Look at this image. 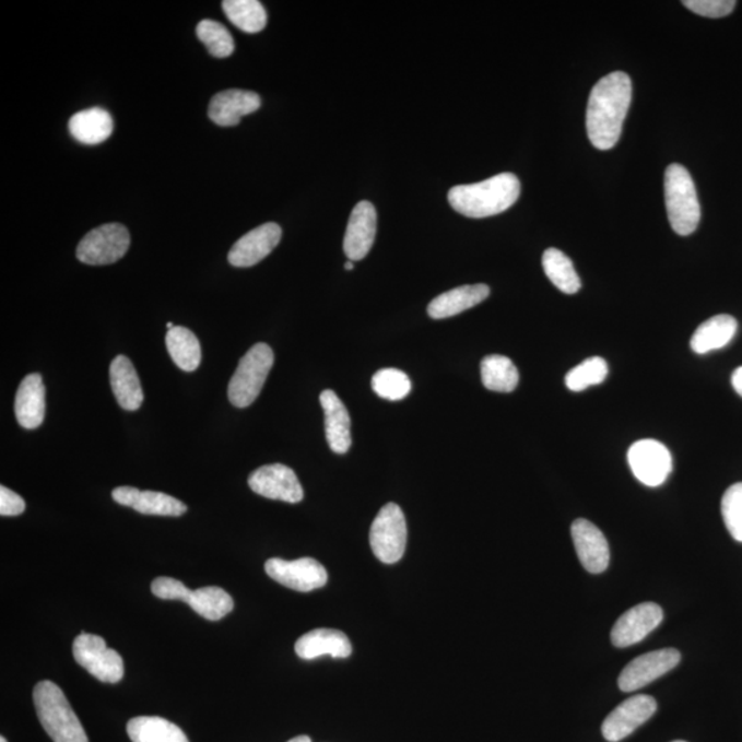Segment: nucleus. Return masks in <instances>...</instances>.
<instances>
[{
	"label": "nucleus",
	"instance_id": "f704fd0d",
	"mask_svg": "<svg viewBox=\"0 0 742 742\" xmlns=\"http://www.w3.org/2000/svg\"><path fill=\"white\" fill-rule=\"evenodd\" d=\"M372 387L378 397L389 400V402H399L411 392L409 376L398 368H382V370L377 372L373 376Z\"/></svg>",
	"mask_w": 742,
	"mask_h": 742
},
{
	"label": "nucleus",
	"instance_id": "6e6552de",
	"mask_svg": "<svg viewBox=\"0 0 742 742\" xmlns=\"http://www.w3.org/2000/svg\"><path fill=\"white\" fill-rule=\"evenodd\" d=\"M73 656L79 666L105 683H117L125 676V661L106 646L99 635L80 634L73 643Z\"/></svg>",
	"mask_w": 742,
	"mask_h": 742
},
{
	"label": "nucleus",
	"instance_id": "f257e3e1",
	"mask_svg": "<svg viewBox=\"0 0 742 742\" xmlns=\"http://www.w3.org/2000/svg\"><path fill=\"white\" fill-rule=\"evenodd\" d=\"M632 98V79L624 72L606 74L592 87L586 111V130L592 146L610 151L616 145Z\"/></svg>",
	"mask_w": 742,
	"mask_h": 742
},
{
	"label": "nucleus",
	"instance_id": "a19ab883",
	"mask_svg": "<svg viewBox=\"0 0 742 742\" xmlns=\"http://www.w3.org/2000/svg\"><path fill=\"white\" fill-rule=\"evenodd\" d=\"M344 267H345V270H349V271L354 270V261H351V260L346 261Z\"/></svg>",
	"mask_w": 742,
	"mask_h": 742
},
{
	"label": "nucleus",
	"instance_id": "0eeeda50",
	"mask_svg": "<svg viewBox=\"0 0 742 742\" xmlns=\"http://www.w3.org/2000/svg\"><path fill=\"white\" fill-rule=\"evenodd\" d=\"M408 543V526L402 509L397 504L382 507L373 521L370 546L384 564L398 563L403 557Z\"/></svg>",
	"mask_w": 742,
	"mask_h": 742
},
{
	"label": "nucleus",
	"instance_id": "f03ea898",
	"mask_svg": "<svg viewBox=\"0 0 742 742\" xmlns=\"http://www.w3.org/2000/svg\"><path fill=\"white\" fill-rule=\"evenodd\" d=\"M520 191L519 178L505 173L479 184L456 186L448 191V201L461 215L482 219L509 210L519 200Z\"/></svg>",
	"mask_w": 742,
	"mask_h": 742
},
{
	"label": "nucleus",
	"instance_id": "7c9ffc66",
	"mask_svg": "<svg viewBox=\"0 0 742 742\" xmlns=\"http://www.w3.org/2000/svg\"><path fill=\"white\" fill-rule=\"evenodd\" d=\"M482 380L490 391L509 393L519 386L520 376L509 357L490 355L482 362Z\"/></svg>",
	"mask_w": 742,
	"mask_h": 742
},
{
	"label": "nucleus",
	"instance_id": "dca6fc26",
	"mask_svg": "<svg viewBox=\"0 0 742 742\" xmlns=\"http://www.w3.org/2000/svg\"><path fill=\"white\" fill-rule=\"evenodd\" d=\"M574 544L578 553L579 562L587 573L602 574L610 567L611 552L604 533L589 520L578 519L574 521Z\"/></svg>",
	"mask_w": 742,
	"mask_h": 742
},
{
	"label": "nucleus",
	"instance_id": "20e7f679",
	"mask_svg": "<svg viewBox=\"0 0 742 742\" xmlns=\"http://www.w3.org/2000/svg\"><path fill=\"white\" fill-rule=\"evenodd\" d=\"M664 195L667 213L678 236H691L702 219L700 201L688 170L681 164H671L666 170Z\"/></svg>",
	"mask_w": 742,
	"mask_h": 742
},
{
	"label": "nucleus",
	"instance_id": "a878e982",
	"mask_svg": "<svg viewBox=\"0 0 742 742\" xmlns=\"http://www.w3.org/2000/svg\"><path fill=\"white\" fill-rule=\"evenodd\" d=\"M737 329H739V323L731 315L720 314L709 318L694 332L691 340L692 350L698 355H704L725 349L734 339Z\"/></svg>",
	"mask_w": 742,
	"mask_h": 742
},
{
	"label": "nucleus",
	"instance_id": "1a4fd4ad",
	"mask_svg": "<svg viewBox=\"0 0 742 742\" xmlns=\"http://www.w3.org/2000/svg\"><path fill=\"white\" fill-rule=\"evenodd\" d=\"M130 233L120 223L103 224L91 229L80 242L76 256L84 264L106 266L116 263L130 248Z\"/></svg>",
	"mask_w": 742,
	"mask_h": 742
},
{
	"label": "nucleus",
	"instance_id": "c03bdc74",
	"mask_svg": "<svg viewBox=\"0 0 742 742\" xmlns=\"http://www.w3.org/2000/svg\"><path fill=\"white\" fill-rule=\"evenodd\" d=\"M674 742H686V741H674Z\"/></svg>",
	"mask_w": 742,
	"mask_h": 742
},
{
	"label": "nucleus",
	"instance_id": "58836bf2",
	"mask_svg": "<svg viewBox=\"0 0 742 742\" xmlns=\"http://www.w3.org/2000/svg\"><path fill=\"white\" fill-rule=\"evenodd\" d=\"M731 386H733L734 391L742 398V366L735 368L733 376H731Z\"/></svg>",
	"mask_w": 742,
	"mask_h": 742
},
{
	"label": "nucleus",
	"instance_id": "9d476101",
	"mask_svg": "<svg viewBox=\"0 0 742 742\" xmlns=\"http://www.w3.org/2000/svg\"><path fill=\"white\" fill-rule=\"evenodd\" d=\"M634 476L648 487H659L672 471V458L663 443L652 439L634 443L628 450Z\"/></svg>",
	"mask_w": 742,
	"mask_h": 742
},
{
	"label": "nucleus",
	"instance_id": "2f4dec72",
	"mask_svg": "<svg viewBox=\"0 0 742 742\" xmlns=\"http://www.w3.org/2000/svg\"><path fill=\"white\" fill-rule=\"evenodd\" d=\"M222 7L224 14L237 28L248 34H258L266 28V9L258 0H224Z\"/></svg>",
	"mask_w": 742,
	"mask_h": 742
},
{
	"label": "nucleus",
	"instance_id": "ddd939ff",
	"mask_svg": "<svg viewBox=\"0 0 742 742\" xmlns=\"http://www.w3.org/2000/svg\"><path fill=\"white\" fill-rule=\"evenodd\" d=\"M658 711V703L653 697L646 694H638L628 700L619 704L613 711L608 715L602 723V734L610 742H619L648 722Z\"/></svg>",
	"mask_w": 742,
	"mask_h": 742
},
{
	"label": "nucleus",
	"instance_id": "a211bd4d",
	"mask_svg": "<svg viewBox=\"0 0 742 742\" xmlns=\"http://www.w3.org/2000/svg\"><path fill=\"white\" fill-rule=\"evenodd\" d=\"M377 232V212L368 201L356 204L351 213L344 237V252L351 261L365 259L375 244Z\"/></svg>",
	"mask_w": 742,
	"mask_h": 742
},
{
	"label": "nucleus",
	"instance_id": "f8f14e48",
	"mask_svg": "<svg viewBox=\"0 0 742 742\" xmlns=\"http://www.w3.org/2000/svg\"><path fill=\"white\" fill-rule=\"evenodd\" d=\"M266 573L278 584L301 592L317 590L328 584L327 569L317 560L308 557L295 562L270 558L266 563Z\"/></svg>",
	"mask_w": 742,
	"mask_h": 742
},
{
	"label": "nucleus",
	"instance_id": "79ce46f5",
	"mask_svg": "<svg viewBox=\"0 0 742 742\" xmlns=\"http://www.w3.org/2000/svg\"><path fill=\"white\" fill-rule=\"evenodd\" d=\"M167 328H168V330L174 329V328H175V325H174L173 322H168V323H167Z\"/></svg>",
	"mask_w": 742,
	"mask_h": 742
},
{
	"label": "nucleus",
	"instance_id": "4468645a",
	"mask_svg": "<svg viewBox=\"0 0 742 742\" xmlns=\"http://www.w3.org/2000/svg\"><path fill=\"white\" fill-rule=\"evenodd\" d=\"M249 487L264 498L298 504L304 498V491L296 473L282 463L261 467L250 474Z\"/></svg>",
	"mask_w": 742,
	"mask_h": 742
},
{
	"label": "nucleus",
	"instance_id": "39448f33",
	"mask_svg": "<svg viewBox=\"0 0 742 742\" xmlns=\"http://www.w3.org/2000/svg\"><path fill=\"white\" fill-rule=\"evenodd\" d=\"M152 592L162 600H180L207 621H221L233 611L234 601L221 587H202L189 590L181 581L173 578L153 580Z\"/></svg>",
	"mask_w": 742,
	"mask_h": 742
},
{
	"label": "nucleus",
	"instance_id": "2eb2a0df",
	"mask_svg": "<svg viewBox=\"0 0 742 742\" xmlns=\"http://www.w3.org/2000/svg\"><path fill=\"white\" fill-rule=\"evenodd\" d=\"M663 610L655 602H644L623 613L611 632L616 648H628L648 637L663 622Z\"/></svg>",
	"mask_w": 742,
	"mask_h": 742
},
{
	"label": "nucleus",
	"instance_id": "7ed1b4c3",
	"mask_svg": "<svg viewBox=\"0 0 742 742\" xmlns=\"http://www.w3.org/2000/svg\"><path fill=\"white\" fill-rule=\"evenodd\" d=\"M34 704L46 733L55 742H89L66 694L55 682L42 681L34 688Z\"/></svg>",
	"mask_w": 742,
	"mask_h": 742
},
{
	"label": "nucleus",
	"instance_id": "4be33fe9",
	"mask_svg": "<svg viewBox=\"0 0 742 742\" xmlns=\"http://www.w3.org/2000/svg\"><path fill=\"white\" fill-rule=\"evenodd\" d=\"M298 658L314 660L329 655L334 659L350 658L352 645L349 637L339 629L318 628L298 638L296 646Z\"/></svg>",
	"mask_w": 742,
	"mask_h": 742
},
{
	"label": "nucleus",
	"instance_id": "9b49d317",
	"mask_svg": "<svg viewBox=\"0 0 742 742\" xmlns=\"http://www.w3.org/2000/svg\"><path fill=\"white\" fill-rule=\"evenodd\" d=\"M680 661L681 653L674 648L655 650V652L639 656L624 667L619 676V688L624 693L639 691L675 669Z\"/></svg>",
	"mask_w": 742,
	"mask_h": 742
},
{
	"label": "nucleus",
	"instance_id": "c85d7f7f",
	"mask_svg": "<svg viewBox=\"0 0 742 742\" xmlns=\"http://www.w3.org/2000/svg\"><path fill=\"white\" fill-rule=\"evenodd\" d=\"M544 274L552 284L565 295H575L581 287V281L576 272L573 260L560 249L544 250L542 258Z\"/></svg>",
	"mask_w": 742,
	"mask_h": 742
},
{
	"label": "nucleus",
	"instance_id": "aec40b11",
	"mask_svg": "<svg viewBox=\"0 0 742 742\" xmlns=\"http://www.w3.org/2000/svg\"><path fill=\"white\" fill-rule=\"evenodd\" d=\"M261 99L254 91L226 90L211 99L208 116L221 127L239 125L244 116L260 109Z\"/></svg>",
	"mask_w": 742,
	"mask_h": 742
},
{
	"label": "nucleus",
	"instance_id": "c756f323",
	"mask_svg": "<svg viewBox=\"0 0 742 742\" xmlns=\"http://www.w3.org/2000/svg\"><path fill=\"white\" fill-rule=\"evenodd\" d=\"M167 350L176 366L184 372H195L201 363V345L191 330L175 327L168 330Z\"/></svg>",
	"mask_w": 742,
	"mask_h": 742
},
{
	"label": "nucleus",
	"instance_id": "cd10ccee",
	"mask_svg": "<svg viewBox=\"0 0 742 742\" xmlns=\"http://www.w3.org/2000/svg\"><path fill=\"white\" fill-rule=\"evenodd\" d=\"M132 742H190L178 726L160 717H138L127 723Z\"/></svg>",
	"mask_w": 742,
	"mask_h": 742
},
{
	"label": "nucleus",
	"instance_id": "393cba45",
	"mask_svg": "<svg viewBox=\"0 0 742 742\" xmlns=\"http://www.w3.org/2000/svg\"><path fill=\"white\" fill-rule=\"evenodd\" d=\"M490 287L484 284L466 285L441 293L428 307V314L434 319L451 318L454 315L476 307L490 296Z\"/></svg>",
	"mask_w": 742,
	"mask_h": 742
},
{
	"label": "nucleus",
	"instance_id": "4c0bfd02",
	"mask_svg": "<svg viewBox=\"0 0 742 742\" xmlns=\"http://www.w3.org/2000/svg\"><path fill=\"white\" fill-rule=\"evenodd\" d=\"M25 510V500L21 498L14 491L9 490L2 485L0 487V515L2 516H20Z\"/></svg>",
	"mask_w": 742,
	"mask_h": 742
},
{
	"label": "nucleus",
	"instance_id": "37998d69",
	"mask_svg": "<svg viewBox=\"0 0 742 742\" xmlns=\"http://www.w3.org/2000/svg\"><path fill=\"white\" fill-rule=\"evenodd\" d=\"M0 742H8V740L4 737H0Z\"/></svg>",
	"mask_w": 742,
	"mask_h": 742
},
{
	"label": "nucleus",
	"instance_id": "b1692460",
	"mask_svg": "<svg viewBox=\"0 0 742 742\" xmlns=\"http://www.w3.org/2000/svg\"><path fill=\"white\" fill-rule=\"evenodd\" d=\"M110 386L120 408L127 411H137L143 403L141 381L132 362L125 355L116 356L111 362Z\"/></svg>",
	"mask_w": 742,
	"mask_h": 742
},
{
	"label": "nucleus",
	"instance_id": "c9c22d12",
	"mask_svg": "<svg viewBox=\"0 0 742 742\" xmlns=\"http://www.w3.org/2000/svg\"><path fill=\"white\" fill-rule=\"evenodd\" d=\"M722 516L726 528L734 541L742 543V483L731 485L722 498Z\"/></svg>",
	"mask_w": 742,
	"mask_h": 742
},
{
	"label": "nucleus",
	"instance_id": "72a5a7b5",
	"mask_svg": "<svg viewBox=\"0 0 742 742\" xmlns=\"http://www.w3.org/2000/svg\"><path fill=\"white\" fill-rule=\"evenodd\" d=\"M196 34L204 43L208 51L215 58H227L233 55L234 39L226 26L213 20H202L197 25Z\"/></svg>",
	"mask_w": 742,
	"mask_h": 742
},
{
	"label": "nucleus",
	"instance_id": "bb28decb",
	"mask_svg": "<svg viewBox=\"0 0 742 742\" xmlns=\"http://www.w3.org/2000/svg\"><path fill=\"white\" fill-rule=\"evenodd\" d=\"M114 119L108 110L90 108L78 111L69 120V131L76 141L84 145H98L114 132Z\"/></svg>",
	"mask_w": 742,
	"mask_h": 742
},
{
	"label": "nucleus",
	"instance_id": "473e14b6",
	"mask_svg": "<svg viewBox=\"0 0 742 742\" xmlns=\"http://www.w3.org/2000/svg\"><path fill=\"white\" fill-rule=\"evenodd\" d=\"M608 376V365L600 356L589 357L565 377V386L573 392H581L592 386H600Z\"/></svg>",
	"mask_w": 742,
	"mask_h": 742
},
{
	"label": "nucleus",
	"instance_id": "6ab92c4d",
	"mask_svg": "<svg viewBox=\"0 0 742 742\" xmlns=\"http://www.w3.org/2000/svg\"><path fill=\"white\" fill-rule=\"evenodd\" d=\"M111 496L117 504L132 507L141 515L179 517L188 510L184 502L164 493H156V491L119 487L114 490Z\"/></svg>",
	"mask_w": 742,
	"mask_h": 742
},
{
	"label": "nucleus",
	"instance_id": "412c9836",
	"mask_svg": "<svg viewBox=\"0 0 742 742\" xmlns=\"http://www.w3.org/2000/svg\"><path fill=\"white\" fill-rule=\"evenodd\" d=\"M15 416L25 429H36L46 415V388L37 373L21 381L14 403Z\"/></svg>",
	"mask_w": 742,
	"mask_h": 742
},
{
	"label": "nucleus",
	"instance_id": "e433bc0d",
	"mask_svg": "<svg viewBox=\"0 0 742 742\" xmlns=\"http://www.w3.org/2000/svg\"><path fill=\"white\" fill-rule=\"evenodd\" d=\"M683 7L708 19L726 17L737 7L734 0H683Z\"/></svg>",
	"mask_w": 742,
	"mask_h": 742
},
{
	"label": "nucleus",
	"instance_id": "423d86ee",
	"mask_svg": "<svg viewBox=\"0 0 742 742\" xmlns=\"http://www.w3.org/2000/svg\"><path fill=\"white\" fill-rule=\"evenodd\" d=\"M274 365V352L269 345L259 343L252 346L243 360L228 384V399L236 408L244 409L258 399L267 377Z\"/></svg>",
	"mask_w": 742,
	"mask_h": 742
},
{
	"label": "nucleus",
	"instance_id": "f3484780",
	"mask_svg": "<svg viewBox=\"0 0 742 742\" xmlns=\"http://www.w3.org/2000/svg\"><path fill=\"white\" fill-rule=\"evenodd\" d=\"M282 238L276 223H264L245 234L228 252V263L234 267H252L266 259Z\"/></svg>",
	"mask_w": 742,
	"mask_h": 742
},
{
	"label": "nucleus",
	"instance_id": "ea45409f",
	"mask_svg": "<svg viewBox=\"0 0 742 742\" xmlns=\"http://www.w3.org/2000/svg\"><path fill=\"white\" fill-rule=\"evenodd\" d=\"M287 742H311V739H309L308 735H298L296 739H292L291 741Z\"/></svg>",
	"mask_w": 742,
	"mask_h": 742
},
{
	"label": "nucleus",
	"instance_id": "5701e85b",
	"mask_svg": "<svg viewBox=\"0 0 742 742\" xmlns=\"http://www.w3.org/2000/svg\"><path fill=\"white\" fill-rule=\"evenodd\" d=\"M319 400L325 411V432L330 450L335 454L349 452L352 445L349 410L330 389L320 393Z\"/></svg>",
	"mask_w": 742,
	"mask_h": 742
}]
</instances>
